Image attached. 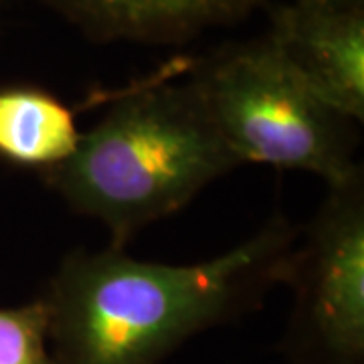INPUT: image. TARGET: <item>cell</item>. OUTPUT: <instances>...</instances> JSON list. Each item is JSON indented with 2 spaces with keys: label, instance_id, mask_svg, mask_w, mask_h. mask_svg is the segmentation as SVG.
Returning a JSON list of instances; mask_svg holds the SVG:
<instances>
[{
  "label": "cell",
  "instance_id": "6da1fadb",
  "mask_svg": "<svg viewBox=\"0 0 364 364\" xmlns=\"http://www.w3.org/2000/svg\"><path fill=\"white\" fill-rule=\"evenodd\" d=\"M299 229L275 213L245 241L191 265L124 247L69 251L41 296L55 364H156L184 340L257 308L282 284Z\"/></svg>",
  "mask_w": 364,
  "mask_h": 364
},
{
  "label": "cell",
  "instance_id": "7a4b0ae2",
  "mask_svg": "<svg viewBox=\"0 0 364 364\" xmlns=\"http://www.w3.org/2000/svg\"><path fill=\"white\" fill-rule=\"evenodd\" d=\"M239 166L191 77L150 79L119 93L81 132L73 156L41 176L69 210L102 223L109 245L126 249Z\"/></svg>",
  "mask_w": 364,
  "mask_h": 364
},
{
  "label": "cell",
  "instance_id": "3957f363",
  "mask_svg": "<svg viewBox=\"0 0 364 364\" xmlns=\"http://www.w3.org/2000/svg\"><path fill=\"white\" fill-rule=\"evenodd\" d=\"M191 81L239 164L310 172L326 186L363 166L356 122L320 100L267 33L208 53Z\"/></svg>",
  "mask_w": 364,
  "mask_h": 364
},
{
  "label": "cell",
  "instance_id": "277c9868",
  "mask_svg": "<svg viewBox=\"0 0 364 364\" xmlns=\"http://www.w3.org/2000/svg\"><path fill=\"white\" fill-rule=\"evenodd\" d=\"M282 284L294 289L291 348L299 364H363L364 168L328 186L298 237Z\"/></svg>",
  "mask_w": 364,
  "mask_h": 364
},
{
  "label": "cell",
  "instance_id": "5b68a950",
  "mask_svg": "<svg viewBox=\"0 0 364 364\" xmlns=\"http://www.w3.org/2000/svg\"><path fill=\"white\" fill-rule=\"evenodd\" d=\"M265 33L320 100L363 124L364 6L287 0L272 6Z\"/></svg>",
  "mask_w": 364,
  "mask_h": 364
},
{
  "label": "cell",
  "instance_id": "8992f818",
  "mask_svg": "<svg viewBox=\"0 0 364 364\" xmlns=\"http://www.w3.org/2000/svg\"><path fill=\"white\" fill-rule=\"evenodd\" d=\"M93 43L174 47L249 18L272 0H37Z\"/></svg>",
  "mask_w": 364,
  "mask_h": 364
},
{
  "label": "cell",
  "instance_id": "52a82bcc",
  "mask_svg": "<svg viewBox=\"0 0 364 364\" xmlns=\"http://www.w3.org/2000/svg\"><path fill=\"white\" fill-rule=\"evenodd\" d=\"M75 112L37 85L0 87V158L45 174L77 150Z\"/></svg>",
  "mask_w": 364,
  "mask_h": 364
},
{
  "label": "cell",
  "instance_id": "ba28073f",
  "mask_svg": "<svg viewBox=\"0 0 364 364\" xmlns=\"http://www.w3.org/2000/svg\"><path fill=\"white\" fill-rule=\"evenodd\" d=\"M0 364H55L43 298L0 308Z\"/></svg>",
  "mask_w": 364,
  "mask_h": 364
},
{
  "label": "cell",
  "instance_id": "9c48e42d",
  "mask_svg": "<svg viewBox=\"0 0 364 364\" xmlns=\"http://www.w3.org/2000/svg\"><path fill=\"white\" fill-rule=\"evenodd\" d=\"M304 2H320V4H336V6H364V0H304Z\"/></svg>",
  "mask_w": 364,
  "mask_h": 364
}]
</instances>
